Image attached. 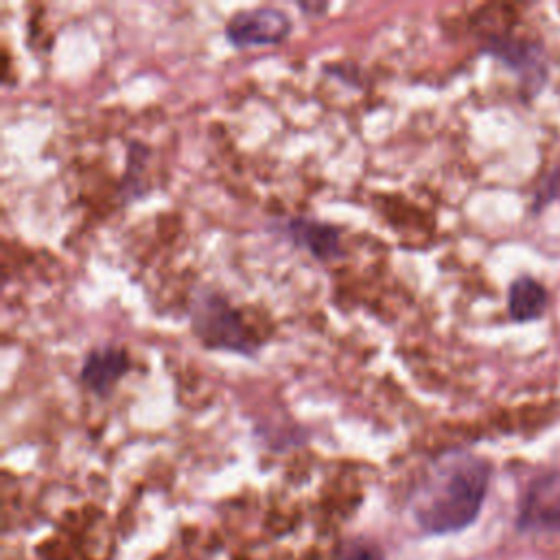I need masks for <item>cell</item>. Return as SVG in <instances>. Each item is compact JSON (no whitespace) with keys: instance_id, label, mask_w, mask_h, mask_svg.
<instances>
[{"instance_id":"obj_1","label":"cell","mask_w":560,"mask_h":560,"mask_svg":"<svg viewBox=\"0 0 560 560\" xmlns=\"http://www.w3.org/2000/svg\"><path fill=\"white\" fill-rule=\"evenodd\" d=\"M488 479V462L472 453L455 451L440 457L411 501L418 525L431 534L464 529L481 510Z\"/></svg>"},{"instance_id":"obj_2","label":"cell","mask_w":560,"mask_h":560,"mask_svg":"<svg viewBox=\"0 0 560 560\" xmlns=\"http://www.w3.org/2000/svg\"><path fill=\"white\" fill-rule=\"evenodd\" d=\"M190 328L208 350H228L254 357L260 348V341L245 324L243 313L234 308L225 295L208 287L192 293Z\"/></svg>"},{"instance_id":"obj_3","label":"cell","mask_w":560,"mask_h":560,"mask_svg":"<svg viewBox=\"0 0 560 560\" xmlns=\"http://www.w3.org/2000/svg\"><path fill=\"white\" fill-rule=\"evenodd\" d=\"M291 31V20L276 7H256L234 13L225 24V37L236 48L280 44Z\"/></svg>"},{"instance_id":"obj_4","label":"cell","mask_w":560,"mask_h":560,"mask_svg":"<svg viewBox=\"0 0 560 560\" xmlns=\"http://www.w3.org/2000/svg\"><path fill=\"white\" fill-rule=\"evenodd\" d=\"M282 232L293 245L302 247L322 262H332L343 256L341 232L332 223L313 217H291L289 221H284Z\"/></svg>"},{"instance_id":"obj_5","label":"cell","mask_w":560,"mask_h":560,"mask_svg":"<svg viewBox=\"0 0 560 560\" xmlns=\"http://www.w3.org/2000/svg\"><path fill=\"white\" fill-rule=\"evenodd\" d=\"M129 357L125 348L116 346H101L85 354L79 368V381L92 394L105 398L114 389V385L127 374Z\"/></svg>"},{"instance_id":"obj_6","label":"cell","mask_w":560,"mask_h":560,"mask_svg":"<svg viewBox=\"0 0 560 560\" xmlns=\"http://www.w3.org/2000/svg\"><path fill=\"white\" fill-rule=\"evenodd\" d=\"M521 527L529 529H560V479L545 477L532 483L523 508Z\"/></svg>"},{"instance_id":"obj_7","label":"cell","mask_w":560,"mask_h":560,"mask_svg":"<svg viewBox=\"0 0 560 560\" xmlns=\"http://www.w3.org/2000/svg\"><path fill=\"white\" fill-rule=\"evenodd\" d=\"M508 308L512 319L532 322L538 319L547 308V291L534 278H518L510 284Z\"/></svg>"},{"instance_id":"obj_8","label":"cell","mask_w":560,"mask_h":560,"mask_svg":"<svg viewBox=\"0 0 560 560\" xmlns=\"http://www.w3.org/2000/svg\"><path fill=\"white\" fill-rule=\"evenodd\" d=\"M490 50L492 55L501 57L505 63L514 66V68H538L536 63V55H534V48L523 44V42H505V39H494L490 44Z\"/></svg>"},{"instance_id":"obj_9","label":"cell","mask_w":560,"mask_h":560,"mask_svg":"<svg viewBox=\"0 0 560 560\" xmlns=\"http://www.w3.org/2000/svg\"><path fill=\"white\" fill-rule=\"evenodd\" d=\"M560 197V168H556L547 182L542 184V188L538 190V199H536V208H542L545 203L553 201Z\"/></svg>"},{"instance_id":"obj_10","label":"cell","mask_w":560,"mask_h":560,"mask_svg":"<svg viewBox=\"0 0 560 560\" xmlns=\"http://www.w3.org/2000/svg\"><path fill=\"white\" fill-rule=\"evenodd\" d=\"M378 558L376 556V551L374 549H370V547H350V549H346V551H341V558L339 560H370V558Z\"/></svg>"}]
</instances>
